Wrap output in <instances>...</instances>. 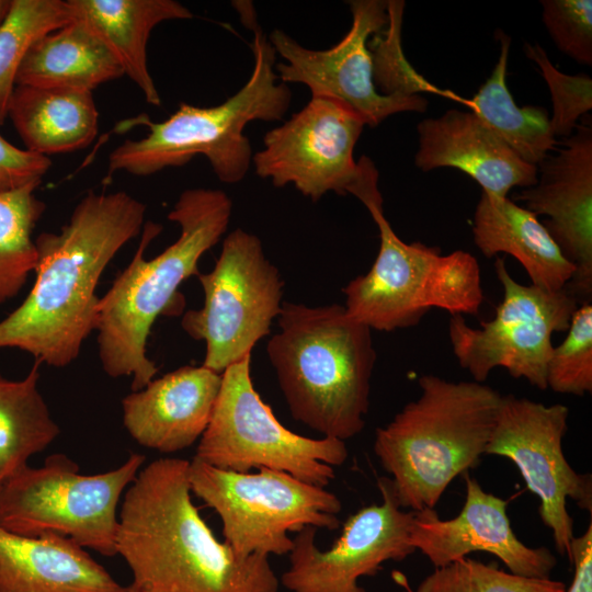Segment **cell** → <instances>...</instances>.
<instances>
[{
  "mask_svg": "<svg viewBox=\"0 0 592 592\" xmlns=\"http://www.w3.org/2000/svg\"><path fill=\"white\" fill-rule=\"evenodd\" d=\"M569 560L573 566V579L566 592H592V523L570 544Z\"/></svg>",
  "mask_w": 592,
  "mask_h": 592,
  "instance_id": "e575fe53",
  "label": "cell"
},
{
  "mask_svg": "<svg viewBox=\"0 0 592 592\" xmlns=\"http://www.w3.org/2000/svg\"><path fill=\"white\" fill-rule=\"evenodd\" d=\"M497 64L468 106L517 157L537 167L555 149L548 111L516 105L506 86L510 38L500 34Z\"/></svg>",
  "mask_w": 592,
  "mask_h": 592,
  "instance_id": "484cf974",
  "label": "cell"
},
{
  "mask_svg": "<svg viewBox=\"0 0 592 592\" xmlns=\"http://www.w3.org/2000/svg\"><path fill=\"white\" fill-rule=\"evenodd\" d=\"M128 592H137L132 585H129V591Z\"/></svg>",
  "mask_w": 592,
  "mask_h": 592,
  "instance_id": "8d00e7d4",
  "label": "cell"
},
{
  "mask_svg": "<svg viewBox=\"0 0 592 592\" xmlns=\"http://www.w3.org/2000/svg\"><path fill=\"white\" fill-rule=\"evenodd\" d=\"M50 166L49 157L18 148L0 134V193L38 186Z\"/></svg>",
  "mask_w": 592,
  "mask_h": 592,
  "instance_id": "836d02e7",
  "label": "cell"
},
{
  "mask_svg": "<svg viewBox=\"0 0 592 592\" xmlns=\"http://www.w3.org/2000/svg\"><path fill=\"white\" fill-rule=\"evenodd\" d=\"M132 454L119 467L95 475L53 454L38 468L29 465L0 485V526L25 536L54 533L103 556L116 555L117 505L145 462Z\"/></svg>",
  "mask_w": 592,
  "mask_h": 592,
  "instance_id": "ba28073f",
  "label": "cell"
},
{
  "mask_svg": "<svg viewBox=\"0 0 592 592\" xmlns=\"http://www.w3.org/2000/svg\"><path fill=\"white\" fill-rule=\"evenodd\" d=\"M380 504L352 514L340 537L328 550L315 542L316 528L307 526L293 538L289 567L281 582L291 592H365L362 577L375 576L387 561H401L415 549L410 542L414 512H406L396 497L391 479L380 477Z\"/></svg>",
  "mask_w": 592,
  "mask_h": 592,
  "instance_id": "2e32d148",
  "label": "cell"
},
{
  "mask_svg": "<svg viewBox=\"0 0 592 592\" xmlns=\"http://www.w3.org/2000/svg\"><path fill=\"white\" fill-rule=\"evenodd\" d=\"M36 187L0 193V304L15 297L36 267L32 235L46 209L34 194Z\"/></svg>",
  "mask_w": 592,
  "mask_h": 592,
  "instance_id": "83f0119b",
  "label": "cell"
},
{
  "mask_svg": "<svg viewBox=\"0 0 592 592\" xmlns=\"http://www.w3.org/2000/svg\"><path fill=\"white\" fill-rule=\"evenodd\" d=\"M473 238L487 258L506 253L528 274L532 285L558 292L567 287L576 269L538 217L509 197L481 191L473 216Z\"/></svg>",
  "mask_w": 592,
  "mask_h": 592,
  "instance_id": "7402d4cb",
  "label": "cell"
},
{
  "mask_svg": "<svg viewBox=\"0 0 592 592\" xmlns=\"http://www.w3.org/2000/svg\"><path fill=\"white\" fill-rule=\"evenodd\" d=\"M566 584L551 578H530L502 570L496 562L468 557L435 568L414 592H566Z\"/></svg>",
  "mask_w": 592,
  "mask_h": 592,
  "instance_id": "f546056e",
  "label": "cell"
},
{
  "mask_svg": "<svg viewBox=\"0 0 592 592\" xmlns=\"http://www.w3.org/2000/svg\"><path fill=\"white\" fill-rule=\"evenodd\" d=\"M231 209V200L220 190H184L168 214L179 225L180 236L150 260L145 258L146 249L162 226L144 225L132 261L98 305V352L110 377L130 376L133 391L153 379L158 367L146 352L151 327L171 306L182 282L198 276L197 263L227 230Z\"/></svg>",
  "mask_w": 592,
  "mask_h": 592,
  "instance_id": "3957f363",
  "label": "cell"
},
{
  "mask_svg": "<svg viewBox=\"0 0 592 592\" xmlns=\"http://www.w3.org/2000/svg\"><path fill=\"white\" fill-rule=\"evenodd\" d=\"M72 20L67 0H11L0 23V126L27 50L43 35Z\"/></svg>",
  "mask_w": 592,
  "mask_h": 592,
  "instance_id": "f1b7e54d",
  "label": "cell"
},
{
  "mask_svg": "<svg viewBox=\"0 0 592 592\" xmlns=\"http://www.w3.org/2000/svg\"><path fill=\"white\" fill-rule=\"evenodd\" d=\"M537 182L514 195L542 221L576 272L567 288L590 300L592 294V127L578 125L555 155L538 166Z\"/></svg>",
  "mask_w": 592,
  "mask_h": 592,
  "instance_id": "e0dca14e",
  "label": "cell"
},
{
  "mask_svg": "<svg viewBox=\"0 0 592 592\" xmlns=\"http://www.w3.org/2000/svg\"><path fill=\"white\" fill-rule=\"evenodd\" d=\"M189 482L191 492L219 515L225 542L239 556L286 555L294 546L289 533L340 526L342 504L334 493L284 471L237 473L194 457Z\"/></svg>",
  "mask_w": 592,
  "mask_h": 592,
  "instance_id": "9c48e42d",
  "label": "cell"
},
{
  "mask_svg": "<svg viewBox=\"0 0 592 592\" xmlns=\"http://www.w3.org/2000/svg\"><path fill=\"white\" fill-rule=\"evenodd\" d=\"M526 57L539 68L546 81L553 104L550 127L553 134L568 138L578 126L579 118L592 110V80L585 73L567 75L558 70L539 44H524Z\"/></svg>",
  "mask_w": 592,
  "mask_h": 592,
  "instance_id": "1f68e13d",
  "label": "cell"
},
{
  "mask_svg": "<svg viewBox=\"0 0 592 592\" xmlns=\"http://www.w3.org/2000/svg\"><path fill=\"white\" fill-rule=\"evenodd\" d=\"M123 75L101 39L83 22L72 19L33 43L15 83L93 91Z\"/></svg>",
  "mask_w": 592,
  "mask_h": 592,
  "instance_id": "d4e9b609",
  "label": "cell"
},
{
  "mask_svg": "<svg viewBox=\"0 0 592 592\" xmlns=\"http://www.w3.org/2000/svg\"><path fill=\"white\" fill-rule=\"evenodd\" d=\"M11 0H0V23L4 19L10 8Z\"/></svg>",
  "mask_w": 592,
  "mask_h": 592,
  "instance_id": "d590c367",
  "label": "cell"
},
{
  "mask_svg": "<svg viewBox=\"0 0 592 592\" xmlns=\"http://www.w3.org/2000/svg\"><path fill=\"white\" fill-rule=\"evenodd\" d=\"M415 166L423 172L456 168L474 179L481 191L508 197L513 187L537 182V167L517 157L475 113L448 110L417 126Z\"/></svg>",
  "mask_w": 592,
  "mask_h": 592,
  "instance_id": "ffe728a7",
  "label": "cell"
},
{
  "mask_svg": "<svg viewBox=\"0 0 592 592\" xmlns=\"http://www.w3.org/2000/svg\"><path fill=\"white\" fill-rule=\"evenodd\" d=\"M494 269L503 287L494 317L473 328L463 315H452L453 353L475 382L485 383L492 369L503 367L512 377L545 390L553 334L568 330L578 299L567 287L548 292L516 282L503 259L496 261Z\"/></svg>",
  "mask_w": 592,
  "mask_h": 592,
  "instance_id": "7c38bea8",
  "label": "cell"
},
{
  "mask_svg": "<svg viewBox=\"0 0 592 592\" xmlns=\"http://www.w3.org/2000/svg\"><path fill=\"white\" fill-rule=\"evenodd\" d=\"M128 591L72 539L19 535L0 526V592Z\"/></svg>",
  "mask_w": 592,
  "mask_h": 592,
  "instance_id": "44dd1931",
  "label": "cell"
},
{
  "mask_svg": "<svg viewBox=\"0 0 592 592\" xmlns=\"http://www.w3.org/2000/svg\"><path fill=\"white\" fill-rule=\"evenodd\" d=\"M543 22L557 48L579 64L592 65V1L544 0Z\"/></svg>",
  "mask_w": 592,
  "mask_h": 592,
  "instance_id": "d6a6232c",
  "label": "cell"
},
{
  "mask_svg": "<svg viewBox=\"0 0 592 592\" xmlns=\"http://www.w3.org/2000/svg\"><path fill=\"white\" fill-rule=\"evenodd\" d=\"M72 19L83 22L107 47L145 101L159 106L161 98L148 69L151 31L169 20L193 16L174 0H67Z\"/></svg>",
  "mask_w": 592,
  "mask_h": 592,
  "instance_id": "603a6c76",
  "label": "cell"
},
{
  "mask_svg": "<svg viewBox=\"0 0 592 592\" xmlns=\"http://www.w3.org/2000/svg\"><path fill=\"white\" fill-rule=\"evenodd\" d=\"M204 304L187 310L181 327L206 346L203 366L223 374L251 356L255 343L270 333L283 303V280L265 257L261 240L243 229L225 238L215 266L197 276Z\"/></svg>",
  "mask_w": 592,
  "mask_h": 592,
  "instance_id": "8fae6325",
  "label": "cell"
},
{
  "mask_svg": "<svg viewBox=\"0 0 592 592\" xmlns=\"http://www.w3.org/2000/svg\"><path fill=\"white\" fill-rule=\"evenodd\" d=\"M266 352L292 417L345 441L365 425L376 362L372 330L344 306L283 303Z\"/></svg>",
  "mask_w": 592,
  "mask_h": 592,
  "instance_id": "277c9868",
  "label": "cell"
},
{
  "mask_svg": "<svg viewBox=\"0 0 592 592\" xmlns=\"http://www.w3.org/2000/svg\"><path fill=\"white\" fill-rule=\"evenodd\" d=\"M239 8L242 23L253 30L254 66L247 82L223 103L201 107L180 103L161 123L148 122L141 139H127L109 156V173L150 175L204 156L219 181L238 183L252 164V146L243 130L250 122H276L287 113L292 92L275 72L276 53L257 24L252 8Z\"/></svg>",
  "mask_w": 592,
  "mask_h": 592,
  "instance_id": "8992f818",
  "label": "cell"
},
{
  "mask_svg": "<svg viewBox=\"0 0 592 592\" xmlns=\"http://www.w3.org/2000/svg\"><path fill=\"white\" fill-rule=\"evenodd\" d=\"M547 388L584 396L592 391V305L584 301L571 317L567 335L554 346L547 365Z\"/></svg>",
  "mask_w": 592,
  "mask_h": 592,
  "instance_id": "4dcf8cb0",
  "label": "cell"
},
{
  "mask_svg": "<svg viewBox=\"0 0 592 592\" xmlns=\"http://www.w3.org/2000/svg\"><path fill=\"white\" fill-rule=\"evenodd\" d=\"M38 362L20 380L0 375V483L27 466L58 435L59 426L41 395Z\"/></svg>",
  "mask_w": 592,
  "mask_h": 592,
  "instance_id": "4316f807",
  "label": "cell"
},
{
  "mask_svg": "<svg viewBox=\"0 0 592 592\" xmlns=\"http://www.w3.org/2000/svg\"><path fill=\"white\" fill-rule=\"evenodd\" d=\"M251 356L229 366L195 458L217 468L250 473L267 468L318 487L334 478L333 466L348 458L344 441L310 439L292 432L259 396L250 374Z\"/></svg>",
  "mask_w": 592,
  "mask_h": 592,
  "instance_id": "30bf717a",
  "label": "cell"
},
{
  "mask_svg": "<svg viewBox=\"0 0 592 592\" xmlns=\"http://www.w3.org/2000/svg\"><path fill=\"white\" fill-rule=\"evenodd\" d=\"M8 117L25 149L48 157L88 147L99 130L92 91L15 86Z\"/></svg>",
  "mask_w": 592,
  "mask_h": 592,
  "instance_id": "cb8c5ba5",
  "label": "cell"
},
{
  "mask_svg": "<svg viewBox=\"0 0 592 592\" xmlns=\"http://www.w3.org/2000/svg\"><path fill=\"white\" fill-rule=\"evenodd\" d=\"M420 395L375 431L374 452L401 508L434 509L448 485L476 467L503 395L483 383L419 378Z\"/></svg>",
  "mask_w": 592,
  "mask_h": 592,
  "instance_id": "5b68a950",
  "label": "cell"
},
{
  "mask_svg": "<svg viewBox=\"0 0 592 592\" xmlns=\"http://www.w3.org/2000/svg\"><path fill=\"white\" fill-rule=\"evenodd\" d=\"M358 201L379 231V250L369 271L342 289L348 314L371 330L395 331L418 325L431 308L477 315L483 303L480 266L469 252L442 254L436 247L401 240L385 217L378 182Z\"/></svg>",
  "mask_w": 592,
  "mask_h": 592,
  "instance_id": "52a82bcc",
  "label": "cell"
},
{
  "mask_svg": "<svg viewBox=\"0 0 592 592\" xmlns=\"http://www.w3.org/2000/svg\"><path fill=\"white\" fill-rule=\"evenodd\" d=\"M569 409L561 403L546 406L528 398L503 396L497 422L486 449L517 467L526 488L540 501L539 515L553 533L557 551L569 556L573 520L567 499L592 512V479L577 473L567 462L562 439Z\"/></svg>",
  "mask_w": 592,
  "mask_h": 592,
  "instance_id": "5bb4252c",
  "label": "cell"
},
{
  "mask_svg": "<svg viewBox=\"0 0 592 592\" xmlns=\"http://www.w3.org/2000/svg\"><path fill=\"white\" fill-rule=\"evenodd\" d=\"M365 126L344 102L311 98L264 135L252 157L254 171L276 187L293 184L312 202L328 192L350 194L358 175L354 148Z\"/></svg>",
  "mask_w": 592,
  "mask_h": 592,
  "instance_id": "9a60e30c",
  "label": "cell"
},
{
  "mask_svg": "<svg viewBox=\"0 0 592 592\" xmlns=\"http://www.w3.org/2000/svg\"><path fill=\"white\" fill-rule=\"evenodd\" d=\"M466 498L458 515L442 520L434 509L414 512L410 542L435 567L446 566L474 551L499 558L510 572L530 578H550L557 559L546 547H528L512 530L509 504L486 492L468 471Z\"/></svg>",
  "mask_w": 592,
  "mask_h": 592,
  "instance_id": "ac0fdd59",
  "label": "cell"
},
{
  "mask_svg": "<svg viewBox=\"0 0 592 592\" xmlns=\"http://www.w3.org/2000/svg\"><path fill=\"white\" fill-rule=\"evenodd\" d=\"M146 205L130 194L90 191L59 232L35 241V282L0 321V349L14 348L41 365L65 367L96 330L95 289L107 264L145 225Z\"/></svg>",
  "mask_w": 592,
  "mask_h": 592,
  "instance_id": "6da1fadb",
  "label": "cell"
},
{
  "mask_svg": "<svg viewBox=\"0 0 592 592\" xmlns=\"http://www.w3.org/2000/svg\"><path fill=\"white\" fill-rule=\"evenodd\" d=\"M190 462L159 458L139 470L118 512L116 555L137 592H277L269 557L219 542L191 499Z\"/></svg>",
  "mask_w": 592,
  "mask_h": 592,
  "instance_id": "7a4b0ae2",
  "label": "cell"
},
{
  "mask_svg": "<svg viewBox=\"0 0 592 592\" xmlns=\"http://www.w3.org/2000/svg\"><path fill=\"white\" fill-rule=\"evenodd\" d=\"M1 485V483H0Z\"/></svg>",
  "mask_w": 592,
  "mask_h": 592,
  "instance_id": "74e56055",
  "label": "cell"
},
{
  "mask_svg": "<svg viewBox=\"0 0 592 592\" xmlns=\"http://www.w3.org/2000/svg\"><path fill=\"white\" fill-rule=\"evenodd\" d=\"M352 25L344 37L328 49H310L282 30L269 41L285 61L276 62L280 81L305 84L311 98H331L344 102L368 127L378 126L390 115L424 112L428 101L419 94L382 93L375 83L369 39L389 22L388 2L349 1Z\"/></svg>",
  "mask_w": 592,
  "mask_h": 592,
  "instance_id": "4fadbf2b",
  "label": "cell"
},
{
  "mask_svg": "<svg viewBox=\"0 0 592 592\" xmlns=\"http://www.w3.org/2000/svg\"><path fill=\"white\" fill-rule=\"evenodd\" d=\"M221 374L186 365L152 379L123 401V422L140 445L174 453L205 432L219 394Z\"/></svg>",
  "mask_w": 592,
  "mask_h": 592,
  "instance_id": "d6986e66",
  "label": "cell"
}]
</instances>
